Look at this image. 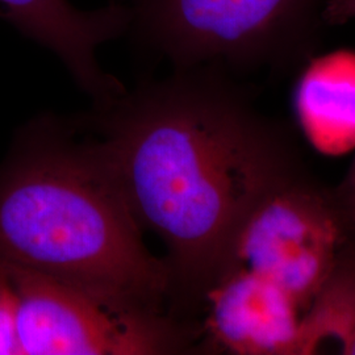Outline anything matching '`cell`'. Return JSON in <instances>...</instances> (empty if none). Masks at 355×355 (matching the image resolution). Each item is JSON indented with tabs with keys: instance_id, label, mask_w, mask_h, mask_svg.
<instances>
[{
	"instance_id": "cell-1",
	"label": "cell",
	"mask_w": 355,
	"mask_h": 355,
	"mask_svg": "<svg viewBox=\"0 0 355 355\" xmlns=\"http://www.w3.org/2000/svg\"><path fill=\"white\" fill-rule=\"evenodd\" d=\"M94 128L141 229L167 249L170 313L189 318L259 199L305 168L290 130L227 70L204 64L98 104Z\"/></svg>"
},
{
	"instance_id": "cell-2",
	"label": "cell",
	"mask_w": 355,
	"mask_h": 355,
	"mask_svg": "<svg viewBox=\"0 0 355 355\" xmlns=\"http://www.w3.org/2000/svg\"><path fill=\"white\" fill-rule=\"evenodd\" d=\"M41 116L0 164V262L165 309L166 261L142 242L96 140Z\"/></svg>"
},
{
	"instance_id": "cell-3",
	"label": "cell",
	"mask_w": 355,
	"mask_h": 355,
	"mask_svg": "<svg viewBox=\"0 0 355 355\" xmlns=\"http://www.w3.org/2000/svg\"><path fill=\"white\" fill-rule=\"evenodd\" d=\"M127 33L178 69L290 71L309 64L328 24L324 0H119Z\"/></svg>"
},
{
	"instance_id": "cell-4",
	"label": "cell",
	"mask_w": 355,
	"mask_h": 355,
	"mask_svg": "<svg viewBox=\"0 0 355 355\" xmlns=\"http://www.w3.org/2000/svg\"><path fill=\"white\" fill-rule=\"evenodd\" d=\"M4 265L16 295V331L21 355L196 352L190 329L165 309L24 267Z\"/></svg>"
},
{
	"instance_id": "cell-5",
	"label": "cell",
	"mask_w": 355,
	"mask_h": 355,
	"mask_svg": "<svg viewBox=\"0 0 355 355\" xmlns=\"http://www.w3.org/2000/svg\"><path fill=\"white\" fill-rule=\"evenodd\" d=\"M345 242L331 189L303 168L255 204L224 268L243 267L271 282L304 312Z\"/></svg>"
},
{
	"instance_id": "cell-6",
	"label": "cell",
	"mask_w": 355,
	"mask_h": 355,
	"mask_svg": "<svg viewBox=\"0 0 355 355\" xmlns=\"http://www.w3.org/2000/svg\"><path fill=\"white\" fill-rule=\"evenodd\" d=\"M302 311L279 287L228 266L187 321L196 350L237 355H305Z\"/></svg>"
},
{
	"instance_id": "cell-7",
	"label": "cell",
	"mask_w": 355,
	"mask_h": 355,
	"mask_svg": "<svg viewBox=\"0 0 355 355\" xmlns=\"http://www.w3.org/2000/svg\"><path fill=\"white\" fill-rule=\"evenodd\" d=\"M0 19L53 51L98 104L125 92L96 61L102 44L127 33L129 12L119 0L94 11L78 10L69 0H0Z\"/></svg>"
},
{
	"instance_id": "cell-8",
	"label": "cell",
	"mask_w": 355,
	"mask_h": 355,
	"mask_svg": "<svg viewBox=\"0 0 355 355\" xmlns=\"http://www.w3.org/2000/svg\"><path fill=\"white\" fill-rule=\"evenodd\" d=\"M302 125L321 150L337 153L355 142V58L312 60L296 91Z\"/></svg>"
},
{
	"instance_id": "cell-9",
	"label": "cell",
	"mask_w": 355,
	"mask_h": 355,
	"mask_svg": "<svg viewBox=\"0 0 355 355\" xmlns=\"http://www.w3.org/2000/svg\"><path fill=\"white\" fill-rule=\"evenodd\" d=\"M305 355L336 343L346 354L355 338V243L345 242L328 278L302 316Z\"/></svg>"
},
{
	"instance_id": "cell-10",
	"label": "cell",
	"mask_w": 355,
	"mask_h": 355,
	"mask_svg": "<svg viewBox=\"0 0 355 355\" xmlns=\"http://www.w3.org/2000/svg\"><path fill=\"white\" fill-rule=\"evenodd\" d=\"M0 355H21L16 331V295L3 262H0Z\"/></svg>"
},
{
	"instance_id": "cell-11",
	"label": "cell",
	"mask_w": 355,
	"mask_h": 355,
	"mask_svg": "<svg viewBox=\"0 0 355 355\" xmlns=\"http://www.w3.org/2000/svg\"><path fill=\"white\" fill-rule=\"evenodd\" d=\"M331 193L345 240L355 243V159L343 182L336 189H331Z\"/></svg>"
},
{
	"instance_id": "cell-12",
	"label": "cell",
	"mask_w": 355,
	"mask_h": 355,
	"mask_svg": "<svg viewBox=\"0 0 355 355\" xmlns=\"http://www.w3.org/2000/svg\"><path fill=\"white\" fill-rule=\"evenodd\" d=\"M324 19L328 26L355 20V0H324Z\"/></svg>"
},
{
	"instance_id": "cell-13",
	"label": "cell",
	"mask_w": 355,
	"mask_h": 355,
	"mask_svg": "<svg viewBox=\"0 0 355 355\" xmlns=\"http://www.w3.org/2000/svg\"><path fill=\"white\" fill-rule=\"evenodd\" d=\"M346 354L355 355V338L354 341L350 343V346H349V349H347Z\"/></svg>"
}]
</instances>
